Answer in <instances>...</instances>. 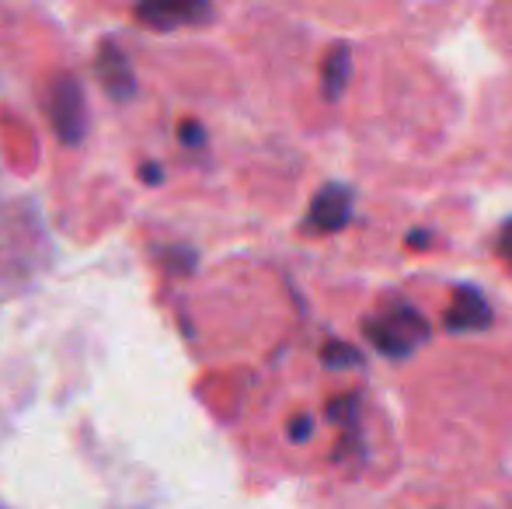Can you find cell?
Listing matches in <instances>:
<instances>
[{
	"mask_svg": "<svg viewBox=\"0 0 512 509\" xmlns=\"http://www.w3.org/2000/svg\"><path fill=\"white\" fill-rule=\"evenodd\" d=\"M363 332H366V339H370L384 356H391V360H405V356H411L425 339H429L425 318L408 304L387 307L384 314L363 321Z\"/></svg>",
	"mask_w": 512,
	"mask_h": 509,
	"instance_id": "obj_1",
	"label": "cell"
},
{
	"mask_svg": "<svg viewBox=\"0 0 512 509\" xmlns=\"http://www.w3.org/2000/svg\"><path fill=\"white\" fill-rule=\"evenodd\" d=\"M49 123L60 133L63 143H81L84 129H88V109H84V91L74 77L60 74L53 84H49Z\"/></svg>",
	"mask_w": 512,
	"mask_h": 509,
	"instance_id": "obj_2",
	"label": "cell"
},
{
	"mask_svg": "<svg viewBox=\"0 0 512 509\" xmlns=\"http://www.w3.org/2000/svg\"><path fill=\"white\" fill-rule=\"evenodd\" d=\"M352 213V192L345 185H324L314 196L307 213V231L314 234H335L349 224Z\"/></svg>",
	"mask_w": 512,
	"mask_h": 509,
	"instance_id": "obj_3",
	"label": "cell"
},
{
	"mask_svg": "<svg viewBox=\"0 0 512 509\" xmlns=\"http://www.w3.org/2000/svg\"><path fill=\"white\" fill-rule=\"evenodd\" d=\"M492 325V307L474 286H457L453 290V304L446 311V328L450 332H478V328Z\"/></svg>",
	"mask_w": 512,
	"mask_h": 509,
	"instance_id": "obj_4",
	"label": "cell"
},
{
	"mask_svg": "<svg viewBox=\"0 0 512 509\" xmlns=\"http://www.w3.org/2000/svg\"><path fill=\"white\" fill-rule=\"evenodd\" d=\"M136 18L147 21L150 28L171 32V28L185 25V21L209 18V7L196 4V0H157V4H140V7H136Z\"/></svg>",
	"mask_w": 512,
	"mask_h": 509,
	"instance_id": "obj_5",
	"label": "cell"
},
{
	"mask_svg": "<svg viewBox=\"0 0 512 509\" xmlns=\"http://www.w3.org/2000/svg\"><path fill=\"white\" fill-rule=\"evenodd\" d=\"M98 77H102V84L108 88V95L119 98V102L136 91L133 70H129L126 56L119 53V46H115V42H105L102 53H98Z\"/></svg>",
	"mask_w": 512,
	"mask_h": 509,
	"instance_id": "obj_6",
	"label": "cell"
},
{
	"mask_svg": "<svg viewBox=\"0 0 512 509\" xmlns=\"http://www.w3.org/2000/svg\"><path fill=\"white\" fill-rule=\"evenodd\" d=\"M349 77H352V49L345 46V42H338V46L328 49V56H324V63H321L324 98L338 102V98L345 95V88H349Z\"/></svg>",
	"mask_w": 512,
	"mask_h": 509,
	"instance_id": "obj_7",
	"label": "cell"
},
{
	"mask_svg": "<svg viewBox=\"0 0 512 509\" xmlns=\"http://www.w3.org/2000/svg\"><path fill=\"white\" fill-rule=\"evenodd\" d=\"M321 360L328 363L331 370H342V367H359L363 353H359L356 346H349V342H328V346L321 349Z\"/></svg>",
	"mask_w": 512,
	"mask_h": 509,
	"instance_id": "obj_8",
	"label": "cell"
},
{
	"mask_svg": "<svg viewBox=\"0 0 512 509\" xmlns=\"http://www.w3.org/2000/svg\"><path fill=\"white\" fill-rule=\"evenodd\" d=\"M310 429H314V422L307 419V415H300L297 422L290 426V440H297V443H304L307 436H310Z\"/></svg>",
	"mask_w": 512,
	"mask_h": 509,
	"instance_id": "obj_9",
	"label": "cell"
},
{
	"mask_svg": "<svg viewBox=\"0 0 512 509\" xmlns=\"http://www.w3.org/2000/svg\"><path fill=\"white\" fill-rule=\"evenodd\" d=\"M499 255H502V262L512 265V220L502 227V234H499Z\"/></svg>",
	"mask_w": 512,
	"mask_h": 509,
	"instance_id": "obj_10",
	"label": "cell"
},
{
	"mask_svg": "<svg viewBox=\"0 0 512 509\" xmlns=\"http://www.w3.org/2000/svg\"><path fill=\"white\" fill-rule=\"evenodd\" d=\"M178 133H182V140L192 143V147H199V143H203V126H199V123H182Z\"/></svg>",
	"mask_w": 512,
	"mask_h": 509,
	"instance_id": "obj_11",
	"label": "cell"
},
{
	"mask_svg": "<svg viewBox=\"0 0 512 509\" xmlns=\"http://www.w3.org/2000/svg\"><path fill=\"white\" fill-rule=\"evenodd\" d=\"M143 182H161V171H157V164H143Z\"/></svg>",
	"mask_w": 512,
	"mask_h": 509,
	"instance_id": "obj_12",
	"label": "cell"
},
{
	"mask_svg": "<svg viewBox=\"0 0 512 509\" xmlns=\"http://www.w3.org/2000/svg\"><path fill=\"white\" fill-rule=\"evenodd\" d=\"M408 241H411V245H415V248H418V245H429V234H411Z\"/></svg>",
	"mask_w": 512,
	"mask_h": 509,
	"instance_id": "obj_13",
	"label": "cell"
}]
</instances>
